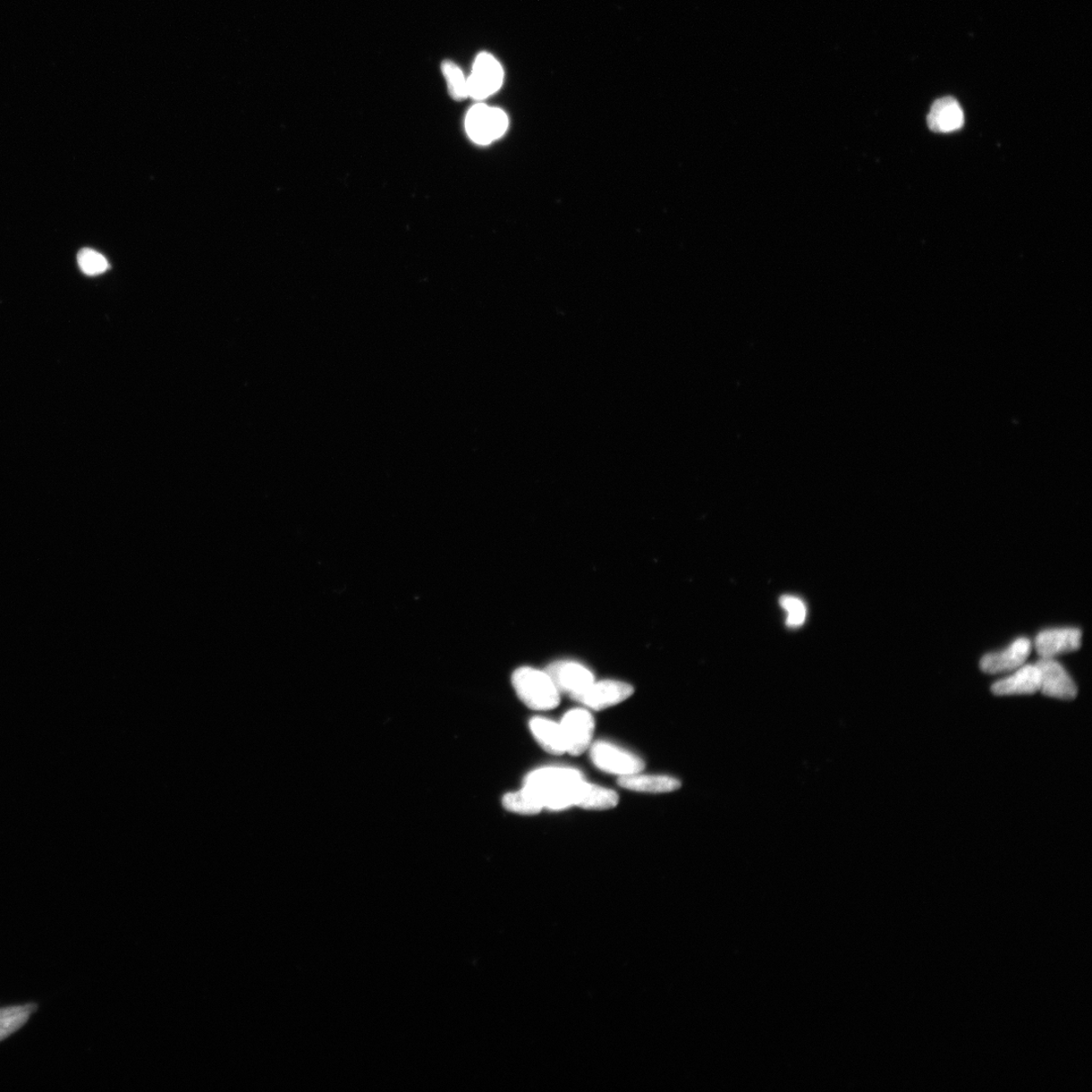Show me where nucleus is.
I'll list each match as a JSON object with an SVG mask.
<instances>
[{
    "instance_id": "f257e3e1",
    "label": "nucleus",
    "mask_w": 1092,
    "mask_h": 1092,
    "mask_svg": "<svg viewBox=\"0 0 1092 1092\" xmlns=\"http://www.w3.org/2000/svg\"><path fill=\"white\" fill-rule=\"evenodd\" d=\"M583 781L577 770L552 767L527 775L524 786L537 795L545 808L558 811L574 807Z\"/></svg>"
},
{
    "instance_id": "f03ea898",
    "label": "nucleus",
    "mask_w": 1092,
    "mask_h": 1092,
    "mask_svg": "<svg viewBox=\"0 0 1092 1092\" xmlns=\"http://www.w3.org/2000/svg\"><path fill=\"white\" fill-rule=\"evenodd\" d=\"M512 685L523 704L532 710H552L560 705V691L546 671L519 667L512 675Z\"/></svg>"
},
{
    "instance_id": "7ed1b4c3",
    "label": "nucleus",
    "mask_w": 1092,
    "mask_h": 1092,
    "mask_svg": "<svg viewBox=\"0 0 1092 1092\" xmlns=\"http://www.w3.org/2000/svg\"><path fill=\"white\" fill-rule=\"evenodd\" d=\"M508 125L509 121L501 108L482 104L473 106L465 117V130L471 140L479 145H488L502 137Z\"/></svg>"
},
{
    "instance_id": "20e7f679",
    "label": "nucleus",
    "mask_w": 1092,
    "mask_h": 1092,
    "mask_svg": "<svg viewBox=\"0 0 1092 1092\" xmlns=\"http://www.w3.org/2000/svg\"><path fill=\"white\" fill-rule=\"evenodd\" d=\"M590 757L601 771L620 777L638 774L645 769L639 757L606 742L592 744Z\"/></svg>"
},
{
    "instance_id": "39448f33",
    "label": "nucleus",
    "mask_w": 1092,
    "mask_h": 1092,
    "mask_svg": "<svg viewBox=\"0 0 1092 1092\" xmlns=\"http://www.w3.org/2000/svg\"><path fill=\"white\" fill-rule=\"evenodd\" d=\"M504 80L503 67L489 53H481L472 66L468 78L469 97L481 100L493 96L501 89Z\"/></svg>"
},
{
    "instance_id": "423d86ee",
    "label": "nucleus",
    "mask_w": 1092,
    "mask_h": 1092,
    "mask_svg": "<svg viewBox=\"0 0 1092 1092\" xmlns=\"http://www.w3.org/2000/svg\"><path fill=\"white\" fill-rule=\"evenodd\" d=\"M560 724L566 752L572 756H580L590 748L595 731V721L588 710L577 708L569 711L565 714Z\"/></svg>"
},
{
    "instance_id": "0eeeda50",
    "label": "nucleus",
    "mask_w": 1092,
    "mask_h": 1092,
    "mask_svg": "<svg viewBox=\"0 0 1092 1092\" xmlns=\"http://www.w3.org/2000/svg\"><path fill=\"white\" fill-rule=\"evenodd\" d=\"M1039 671V691L1044 695L1071 700L1078 695V687L1064 667L1053 658H1042L1036 664Z\"/></svg>"
},
{
    "instance_id": "6e6552de",
    "label": "nucleus",
    "mask_w": 1092,
    "mask_h": 1092,
    "mask_svg": "<svg viewBox=\"0 0 1092 1092\" xmlns=\"http://www.w3.org/2000/svg\"><path fill=\"white\" fill-rule=\"evenodd\" d=\"M633 692L634 688L628 683L611 680L594 681L587 689L572 698L592 710L601 711L621 704L631 697Z\"/></svg>"
},
{
    "instance_id": "1a4fd4ad",
    "label": "nucleus",
    "mask_w": 1092,
    "mask_h": 1092,
    "mask_svg": "<svg viewBox=\"0 0 1092 1092\" xmlns=\"http://www.w3.org/2000/svg\"><path fill=\"white\" fill-rule=\"evenodd\" d=\"M546 672L552 678L558 691L568 693L571 697L578 695L595 681L594 675L579 663L562 660L550 665Z\"/></svg>"
},
{
    "instance_id": "9d476101",
    "label": "nucleus",
    "mask_w": 1092,
    "mask_h": 1092,
    "mask_svg": "<svg viewBox=\"0 0 1092 1092\" xmlns=\"http://www.w3.org/2000/svg\"><path fill=\"white\" fill-rule=\"evenodd\" d=\"M1031 649L1030 639L1026 638L1015 639L1009 648L982 658L981 670L987 674L1013 672L1026 663Z\"/></svg>"
},
{
    "instance_id": "9b49d317",
    "label": "nucleus",
    "mask_w": 1092,
    "mask_h": 1092,
    "mask_svg": "<svg viewBox=\"0 0 1092 1092\" xmlns=\"http://www.w3.org/2000/svg\"><path fill=\"white\" fill-rule=\"evenodd\" d=\"M1082 633L1078 629H1056L1040 632L1035 640L1038 654L1042 658L1078 650L1081 647Z\"/></svg>"
},
{
    "instance_id": "f8f14e48",
    "label": "nucleus",
    "mask_w": 1092,
    "mask_h": 1092,
    "mask_svg": "<svg viewBox=\"0 0 1092 1092\" xmlns=\"http://www.w3.org/2000/svg\"><path fill=\"white\" fill-rule=\"evenodd\" d=\"M929 128L937 133H951L962 128L964 113L958 101L947 97L935 101L928 115Z\"/></svg>"
},
{
    "instance_id": "ddd939ff",
    "label": "nucleus",
    "mask_w": 1092,
    "mask_h": 1092,
    "mask_svg": "<svg viewBox=\"0 0 1092 1092\" xmlns=\"http://www.w3.org/2000/svg\"><path fill=\"white\" fill-rule=\"evenodd\" d=\"M1040 678L1035 665H1022L1012 675L994 684L993 692L998 696L1028 695L1039 691Z\"/></svg>"
},
{
    "instance_id": "4468645a",
    "label": "nucleus",
    "mask_w": 1092,
    "mask_h": 1092,
    "mask_svg": "<svg viewBox=\"0 0 1092 1092\" xmlns=\"http://www.w3.org/2000/svg\"><path fill=\"white\" fill-rule=\"evenodd\" d=\"M618 784L623 789L646 793H667L678 790L681 782L678 779L663 775L632 774L618 778Z\"/></svg>"
},
{
    "instance_id": "2eb2a0df",
    "label": "nucleus",
    "mask_w": 1092,
    "mask_h": 1092,
    "mask_svg": "<svg viewBox=\"0 0 1092 1092\" xmlns=\"http://www.w3.org/2000/svg\"><path fill=\"white\" fill-rule=\"evenodd\" d=\"M530 731L539 746L553 755H563L566 746L561 724L546 718L535 717L529 723Z\"/></svg>"
},
{
    "instance_id": "dca6fc26",
    "label": "nucleus",
    "mask_w": 1092,
    "mask_h": 1092,
    "mask_svg": "<svg viewBox=\"0 0 1092 1092\" xmlns=\"http://www.w3.org/2000/svg\"><path fill=\"white\" fill-rule=\"evenodd\" d=\"M618 802L620 797L615 791L583 781L574 807L588 810H606L615 807Z\"/></svg>"
},
{
    "instance_id": "f3484780",
    "label": "nucleus",
    "mask_w": 1092,
    "mask_h": 1092,
    "mask_svg": "<svg viewBox=\"0 0 1092 1092\" xmlns=\"http://www.w3.org/2000/svg\"><path fill=\"white\" fill-rule=\"evenodd\" d=\"M37 1009L33 1003L0 1009V1042L23 1028Z\"/></svg>"
},
{
    "instance_id": "a211bd4d",
    "label": "nucleus",
    "mask_w": 1092,
    "mask_h": 1092,
    "mask_svg": "<svg viewBox=\"0 0 1092 1092\" xmlns=\"http://www.w3.org/2000/svg\"><path fill=\"white\" fill-rule=\"evenodd\" d=\"M503 807L508 811L523 816L538 815L545 809L544 803L537 795L525 786L518 792L506 794L503 798Z\"/></svg>"
},
{
    "instance_id": "6ab92c4d",
    "label": "nucleus",
    "mask_w": 1092,
    "mask_h": 1092,
    "mask_svg": "<svg viewBox=\"0 0 1092 1092\" xmlns=\"http://www.w3.org/2000/svg\"><path fill=\"white\" fill-rule=\"evenodd\" d=\"M442 70L451 97L457 101L469 98L468 79L460 67L446 61L442 65Z\"/></svg>"
},
{
    "instance_id": "aec40b11",
    "label": "nucleus",
    "mask_w": 1092,
    "mask_h": 1092,
    "mask_svg": "<svg viewBox=\"0 0 1092 1092\" xmlns=\"http://www.w3.org/2000/svg\"><path fill=\"white\" fill-rule=\"evenodd\" d=\"M78 262L81 272L90 276L104 274L109 268L108 261L103 254L89 248L79 251Z\"/></svg>"
},
{
    "instance_id": "412c9836",
    "label": "nucleus",
    "mask_w": 1092,
    "mask_h": 1092,
    "mask_svg": "<svg viewBox=\"0 0 1092 1092\" xmlns=\"http://www.w3.org/2000/svg\"><path fill=\"white\" fill-rule=\"evenodd\" d=\"M780 605L789 614L786 620V625L789 628L798 629L806 622L807 609L801 599L785 595L780 599Z\"/></svg>"
}]
</instances>
